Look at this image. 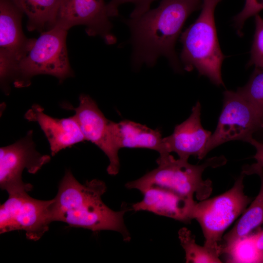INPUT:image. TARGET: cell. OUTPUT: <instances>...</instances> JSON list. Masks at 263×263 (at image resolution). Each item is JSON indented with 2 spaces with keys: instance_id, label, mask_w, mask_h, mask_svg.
Segmentation results:
<instances>
[{
  "instance_id": "ba28073f",
  "label": "cell",
  "mask_w": 263,
  "mask_h": 263,
  "mask_svg": "<svg viewBox=\"0 0 263 263\" xmlns=\"http://www.w3.org/2000/svg\"><path fill=\"white\" fill-rule=\"evenodd\" d=\"M50 159L49 155L36 150L33 131H28L23 138L0 149V188L8 195L30 191L33 186L22 181V172L26 169L35 174Z\"/></svg>"
},
{
  "instance_id": "277c9868",
  "label": "cell",
  "mask_w": 263,
  "mask_h": 263,
  "mask_svg": "<svg viewBox=\"0 0 263 263\" xmlns=\"http://www.w3.org/2000/svg\"><path fill=\"white\" fill-rule=\"evenodd\" d=\"M221 0H203L196 20L180 35L181 61L185 70L196 69L217 86H224L221 68L225 56L218 41L215 8Z\"/></svg>"
},
{
  "instance_id": "e0dca14e",
  "label": "cell",
  "mask_w": 263,
  "mask_h": 263,
  "mask_svg": "<svg viewBox=\"0 0 263 263\" xmlns=\"http://www.w3.org/2000/svg\"><path fill=\"white\" fill-rule=\"evenodd\" d=\"M261 181L259 193L251 201L233 228L223 236L222 253L239 239L250 234L263 224V169L255 170Z\"/></svg>"
},
{
  "instance_id": "d6986e66",
  "label": "cell",
  "mask_w": 263,
  "mask_h": 263,
  "mask_svg": "<svg viewBox=\"0 0 263 263\" xmlns=\"http://www.w3.org/2000/svg\"><path fill=\"white\" fill-rule=\"evenodd\" d=\"M178 236L185 251L186 263H222L219 258L222 254L220 251L204 245H198L194 236L187 228H181L178 231Z\"/></svg>"
},
{
  "instance_id": "603a6c76",
  "label": "cell",
  "mask_w": 263,
  "mask_h": 263,
  "mask_svg": "<svg viewBox=\"0 0 263 263\" xmlns=\"http://www.w3.org/2000/svg\"><path fill=\"white\" fill-rule=\"evenodd\" d=\"M156 0H111L107 3V9L110 18L118 15V7L122 4L132 3L134 8L131 14L130 18H136L150 9L151 4Z\"/></svg>"
},
{
  "instance_id": "484cf974",
  "label": "cell",
  "mask_w": 263,
  "mask_h": 263,
  "mask_svg": "<svg viewBox=\"0 0 263 263\" xmlns=\"http://www.w3.org/2000/svg\"><path fill=\"white\" fill-rule=\"evenodd\" d=\"M256 245L263 263V229L257 232Z\"/></svg>"
},
{
  "instance_id": "30bf717a",
  "label": "cell",
  "mask_w": 263,
  "mask_h": 263,
  "mask_svg": "<svg viewBox=\"0 0 263 263\" xmlns=\"http://www.w3.org/2000/svg\"><path fill=\"white\" fill-rule=\"evenodd\" d=\"M23 13L12 0H0V78L5 94L9 93L14 69L35 38H28L21 26Z\"/></svg>"
},
{
  "instance_id": "3957f363",
  "label": "cell",
  "mask_w": 263,
  "mask_h": 263,
  "mask_svg": "<svg viewBox=\"0 0 263 263\" xmlns=\"http://www.w3.org/2000/svg\"><path fill=\"white\" fill-rule=\"evenodd\" d=\"M158 167L142 177L125 185L129 189H137L142 193L151 187H158L181 195L199 200L208 198L212 191L209 179L204 180L203 173L208 168H217L225 164L224 156L207 159L200 165H192L188 160L175 159L170 153L160 154Z\"/></svg>"
},
{
  "instance_id": "7c38bea8",
  "label": "cell",
  "mask_w": 263,
  "mask_h": 263,
  "mask_svg": "<svg viewBox=\"0 0 263 263\" xmlns=\"http://www.w3.org/2000/svg\"><path fill=\"white\" fill-rule=\"evenodd\" d=\"M110 18L104 0H61L55 26L68 31L74 26L84 25L89 36H99L112 45L116 38L111 32Z\"/></svg>"
},
{
  "instance_id": "ac0fdd59",
  "label": "cell",
  "mask_w": 263,
  "mask_h": 263,
  "mask_svg": "<svg viewBox=\"0 0 263 263\" xmlns=\"http://www.w3.org/2000/svg\"><path fill=\"white\" fill-rule=\"evenodd\" d=\"M28 18V31L40 33L53 28L61 0H12Z\"/></svg>"
},
{
  "instance_id": "7402d4cb",
  "label": "cell",
  "mask_w": 263,
  "mask_h": 263,
  "mask_svg": "<svg viewBox=\"0 0 263 263\" xmlns=\"http://www.w3.org/2000/svg\"><path fill=\"white\" fill-rule=\"evenodd\" d=\"M255 31L250 50L248 66L263 69V18L255 16Z\"/></svg>"
},
{
  "instance_id": "9c48e42d",
  "label": "cell",
  "mask_w": 263,
  "mask_h": 263,
  "mask_svg": "<svg viewBox=\"0 0 263 263\" xmlns=\"http://www.w3.org/2000/svg\"><path fill=\"white\" fill-rule=\"evenodd\" d=\"M223 94L222 110L216 129L207 144V154L228 141L247 142L255 133L263 129L255 111L238 93L226 90Z\"/></svg>"
},
{
  "instance_id": "ffe728a7",
  "label": "cell",
  "mask_w": 263,
  "mask_h": 263,
  "mask_svg": "<svg viewBox=\"0 0 263 263\" xmlns=\"http://www.w3.org/2000/svg\"><path fill=\"white\" fill-rule=\"evenodd\" d=\"M257 232L250 234L239 239L223 252L228 263H263L261 254L257 247Z\"/></svg>"
},
{
  "instance_id": "d4e9b609",
  "label": "cell",
  "mask_w": 263,
  "mask_h": 263,
  "mask_svg": "<svg viewBox=\"0 0 263 263\" xmlns=\"http://www.w3.org/2000/svg\"><path fill=\"white\" fill-rule=\"evenodd\" d=\"M253 146L256 150L253 158L256 162L251 165H247L243 168L242 172L245 175H252L254 171L257 169H263V142L260 141L252 137L247 141Z\"/></svg>"
},
{
  "instance_id": "7a4b0ae2",
  "label": "cell",
  "mask_w": 263,
  "mask_h": 263,
  "mask_svg": "<svg viewBox=\"0 0 263 263\" xmlns=\"http://www.w3.org/2000/svg\"><path fill=\"white\" fill-rule=\"evenodd\" d=\"M106 190L107 186L102 180L93 179L81 184L70 170H66L53 199V222H62L71 227L94 232L113 230L120 232L124 241H130L124 221L128 209L115 211L107 206L102 200Z\"/></svg>"
},
{
  "instance_id": "4fadbf2b",
  "label": "cell",
  "mask_w": 263,
  "mask_h": 263,
  "mask_svg": "<svg viewBox=\"0 0 263 263\" xmlns=\"http://www.w3.org/2000/svg\"><path fill=\"white\" fill-rule=\"evenodd\" d=\"M201 104L197 101L188 118L177 125L171 135L163 138L167 153L175 152L179 158L185 160L191 156L201 160L207 155V146L212 133L201 124Z\"/></svg>"
},
{
  "instance_id": "2e32d148",
  "label": "cell",
  "mask_w": 263,
  "mask_h": 263,
  "mask_svg": "<svg viewBox=\"0 0 263 263\" xmlns=\"http://www.w3.org/2000/svg\"><path fill=\"white\" fill-rule=\"evenodd\" d=\"M114 142L119 150L123 148H144L166 153L161 131L128 120L113 121Z\"/></svg>"
},
{
  "instance_id": "8992f818",
  "label": "cell",
  "mask_w": 263,
  "mask_h": 263,
  "mask_svg": "<svg viewBox=\"0 0 263 263\" xmlns=\"http://www.w3.org/2000/svg\"><path fill=\"white\" fill-rule=\"evenodd\" d=\"M242 172L233 187L216 197L196 202L192 219L199 224L205 238L204 245L220 251L221 242L225 230L244 212L252 199L244 192Z\"/></svg>"
},
{
  "instance_id": "52a82bcc",
  "label": "cell",
  "mask_w": 263,
  "mask_h": 263,
  "mask_svg": "<svg viewBox=\"0 0 263 263\" xmlns=\"http://www.w3.org/2000/svg\"><path fill=\"white\" fill-rule=\"evenodd\" d=\"M23 191L9 194L0 207V233L22 230L26 238L37 241L49 230L52 220L53 199L41 200Z\"/></svg>"
},
{
  "instance_id": "5bb4252c",
  "label": "cell",
  "mask_w": 263,
  "mask_h": 263,
  "mask_svg": "<svg viewBox=\"0 0 263 263\" xmlns=\"http://www.w3.org/2000/svg\"><path fill=\"white\" fill-rule=\"evenodd\" d=\"M25 118L39 125L49 142L52 156L86 140L74 115L54 118L45 113L39 105L35 104L26 112Z\"/></svg>"
},
{
  "instance_id": "8fae6325",
  "label": "cell",
  "mask_w": 263,
  "mask_h": 263,
  "mask_svg": "<svg viewBox=\"0 0 263 263\" xmlns=\"http://www.w3.org/2000/svg\"><path fill=\"white\" fill-rule=\"evenodd\" d=\"M76 107H65L75 112L76 119L86 140L89 141L100 149L110 161L107 171L111 175H116L119 170L118 156L119 149L114 142L113 121L107 119L89 95L81 94Z\"/></svg>"
},
{
  "instance_id": "44dd1931",
  "label": "cell",
  "mask_w": 263,
  "mask_h": 263,
  "mask_svg": "<svg viewBox=\"0 0 263 263\" xmlns=\"http://www.w3.org/2000/svg\"><path fill=\"white\" fill-rule=\"evenodd\" d=\"M236 92L250 105L263 126V69L255 68L246 84Z\"/></svg>"
},
{
  "instance_id": "9a60e30c",
  "label": "cell",
  "mask_w": 263,
  "mask_h": 263,
  "mask_svg": "<svg viewBox=\"0 0 263 263\" xmlns=\"http://www.w3.org/2000/svg\"><path fill=\"white\" fill-rule=\"evenodd\" d=\"M142 194L143 199L132 205L134 210L148 211L185 223L192 220V211L196 202L193 198L154 186L148 188Z\"/></svg>"
},
{
  "instance_id": "5b68a950",
  "label": "cell",
  "mask_w": 263,
  "mask_h": 263,
  "mask_svg": "<svg viewBox=\"0 0 263 263\" xmlns=\"http://www.w3.org/2000/svg\"><path fill=\"white\" fill-rule=\"evenodd\" d=\"M67 31L55 26L34 39L24 56L16 65L12 82L17 88L30 85L32 77L49 75L60 82L72 77L66 44Z\"/></svg>"
},
{
  "instance_id": "cb8c5ba5",
  "label": "cell",
  "mask_w": 263,
  "mask_h": 263,
  "mask_svg": "<svg viewBox=\"0 0 263 263\" xmlns=\"http://www.w3.org/2000/svg\"><path fill=\"white\" fill-rule=\"evenodd\" d=\"M263 9V0H245L243 9L233 19L238 34L242 35V30L247 19L258 14Z\"/></svg>"
},
{
  "instance_id": "6da1fadb",
  "label": "cell",
  "mask_w": 263,
  "mask_h": 263,
  "mask_svg": "<svg viewBox=\"0 0 263 263\" xmlns=\"http://www.w3.org/2000/svg\"><path fill=\"white\" fill-rule=\"evenodd\" d=\"M201 0H162L158 6L126 22L131 32L132 62L139 67L151 66L160 56L179 70L175 51L177 39L188 16L200 8Z\"/></svg>"
}]
</instances>
